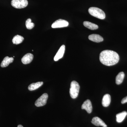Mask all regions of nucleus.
Listing matches in <instances>:
<instances>
[{
	"instance_id": "obj_14",
	"label": "nucleus",
	"mask_w": 127,
	"mask_h": 127,
	"mask_svg": "<svg viewBox=\"0 0 127 127\" xmlns=\"http://www.w3.org/2000/svg\"><path fill=\"white\" fill-rule=\"evenodd\" d=\"M43 84V82H39L30 84L28 87L29 91H33L36 90L41 86Z\"/></svg>"
},
{
	"instance_id": "obj_5",
	"label": "nucleus",
	"mask_w": 127,
	"mask_h": 127,
	"mask_svg": "<svg viewBox=\"0 0 127 127\" xmlns=\"http://www.w3.org/2000/svg\"><path fill=\"white\" fill-rule=\"evenodd\" d=\"M48 95L47 93H44L38 98L35 102V104L36 107L43 106L46 104L48 98Z\"/></svg>"
},
{
	"instance_id": "obj_10",
	"label": "nucleus",
	"mask_w": 127,
	"mask_h": 127,
	"mask_svg": "<svg viewBox=\"0 0 127 127\" xmlns=\"http://www.w3.org/2000/svg\"><path fill=\"white\" fill-rule=\"evenodd\" d=\"M65 51V46L63 45L60 47V49L58 50V52L57 53L54 57V60L55 61H57L59 59H61L63 56Z\"/></svg>"
},
{
	"instance_id": "obj_8",
	"label": "nucleus",
	"mask_w": 127,
	"mask_h": 127,
	"mask_svg": "<svg viewBox=\"0 0 127 127\" xmlns=\"http://www.w3.org/2000/svg\"><path fill=\"white\" fill-rule=\"evenodd\" d=\"M92 123L94 125L97 127L101 126L103 127H107V126L106 124L101 119L98 117H95L93 118L92 120Z\"/></svg>"
},
{
	"instance_id": "obj_6",
	"label": "nucleus",
	"mask_w": 127,
	"mask_h": 127,
	"mask_svg": "<svg viewBox=\"0 0 127 127\" xmlns=\"http://www.w3.org/2000/svg\"><path fill=\"white\" fill-rule=\"evenodd\" d=\"M68 23L67 21L62 19H59L56 21L52 25V27L53 28H59L68 26Z\"/></svg>"
},
{
	"instance_id": "obj_12",
	"label": "nucleus",
	"mask_w": 127,
	"mask_h": 127,
	"mask_svg": "<svg viewBox=\"0 0 127 127\" xmlns=\"http://www.w3.org/2000/svg\"><path fill=\"white\" fill-rule=\"evenodd\" d=\"M14 60V59L13 57L10 58L8 56L6 57L1 64V67H6L10 64L12 63Z\"/></svg>"
},
{
	"instance_id": "obj_18",
	"label": "nucleus",
	"mask_w": 127,
	"mask_h": 127,
	"mask_svg": "<svg viewBox=\"0 0 127 127\" xmlns=\"http://www.w3.org/2000/svg\"><path fill=\"white\" fill-rule=\"evenodd\" d=\"M24 37L19 35H16L14 36L12 39V42L14 44L18 45L21 43L24 40Z\"/></svg>"
},
{
	"instance_id": "obj_7",
	"label": "nucleus",
	"mask_w": 127,
	"mask_h": 127,
	"mask_svg": "<svg viewBox=\"0 0 127 127\" xmlns=\"http://www.w3.org/2000/svg\"><path fill=\"white\" fill-rule=\"evenodd\" d=\"M81 108L86 110L88 113H91L92 111L93 107L91 101L88 99L85 101L82 105Z\"/></svg>"
},
{
	"instance_id": "obj_19",
	"label": "nucleus",
	"mask_w": 127,
	"mask_h": 127,
	"mask_svg": "<svg viewBox=\"0 0 127 127\" xmlns=\"http://www.w3.org/2000/svg\"><path fill=\"white\" fill-rule=\"evenodd\" d=\"M26 27L28 30H31L34 27V23H32V20L30 18H28L26 22Z\"/></svg>"
},
{
	"instance_id": "obj_20",
	"label": "nucleus",
	"mask_w": 127,
	"mask_h": 127,
	"mask_svg": "<svg viewBox=\"0 0 127 127\" xmlns=\"http://www.w3.org/2000/svg\"><path fill=\"white\" fill-rule=\"evenodd\" d=\"M127 102V96L126 97L124 98L122 100V102H121V103L122 104H124V103H126Z\"/></svg>"
},
{
	"instance_id": "obj_21",
	"label": "nucleus",
	"mask_w": 127,
	"mask_h": 127,
	"mask_svg": "<svg viewBox=\"0 0 127 127\" xmlns=\"http://www.w3.org/2000/svg\"><path fill=\"white\" fill-rule=\"evenodd\" d=\"M23 127V126L22 125H18V127Z\"/></svg>"
},
{
	"instance_id": "obj_3",
	"label": "nucleus",
	"mask_w": 127,
	"mask_h": 127,
	"mask_svg": "<svg viewBox=\"0 0 127 127\" xmlns=\"http://www.w3.org/2000/svg\"><path fill=\"white\" fill-rule=\"evenodd\" d=\"M80 86L79 84L76 81L71 82L70 89V94L71 97L73 99L76 98L79 94Z\"/></svg>"
},
{
	"instance_id": "obj_17",
	"label": "nucleus",
	"mask_w": 127,
	"mask_h": 127,
	"mask_svg": "<svg viewBox=\"0 0 127 127\" xmlns=\"http://www.w3.org/2000/svg\"><path fill=\"white\" fill-rule=\"evenodd\" d=\"M125 77V74L123 72H121L118 73L116 77V84L119 85L123 82Z\"/></svg>"
},
{
	"instance_id": "obj_16",
	"label": "nucleus",
	"mask_w": 127,
	"mask_h": 127,
	"mask_svg": "<svg viewBox=\"0 0 127 127\" xmlns=\"http://www.w3.org/2000/svg\"><path fill=\"white\" fill-rule=\"evenodd\" d=\"M83 25L85 27L92 30H97L98 27L97 25L88 21L84 22Z\"/></svg>"
},
{
	"instance_id": "obj_15",
	"label": "nucleus",
	"mask_w": 127,
	"mask_h": 127,
	"mask_svg": "<svg viewBox=\"0 0 127 127\" xmlns=\"http://www.w3.org/2000/svg\"><path fill=\"white\" fill-rule=\"evenodd\" d=\"M127 115V112L126 111H123L122 112L116 115V121L118 123L122 122Z\"/></svg>"
},
{
	"instance_id": "obj_1",
	"label": "nucleus",
	"mask_w": 127,
	"mask_h": 127,
	"mask_svg": "<svg viewBox=\"0 0 127 127\" xmlns=\"http://www.w3.org/2000/svg\"><path fill=\"white\" fill-rule=\"evenodd\" d=\"M100 61L101 63L105 65H114L119 61V55L113 51L104 50L100 53Z\"/></svg>"
},
{
	"instance_id": "obj_9",
	"label": "nucleus",
	"mask_w": 127,
	"mask_h": 127,
	"mask_svg": "<svg viewBox=\"0 0 127 127\" xmlns=\"http://www.w3.org/2000/svg\"><path fill=\"white\" fill-rule=\"evenodd\" d=\"M34 56L33 55L30 53H27L22 58V62L24 64H29L31 62Z\"/></svg>"
},
{
	"instance_id": "obj_4",
	"label": "nucleus",
	"mask_w": 127,
	"mask_h": 127,
	"mask_svg": "<svg viewBox=\"0 0 127 127\" xmlns=\"http://www.w3.org/2000/svg\"><path fill=\"white\" fill-rule=\"evenodd\" d=\"M12 6L17 9H22L26 7L28 5L27 0H12Z\"/></svg>"
},
{
	"instance_id": "obj_13",
	"label": "nucleus",
	"mask_w": 127,
	"mask_h": 127,
	"mask_svg": "<svg viewBox=\"0 0 127 127\" xmlns=\"http://www.w3.org/2000/svg\"><path fill=\"white\" fill-rule=\"evenodd\" d=\"M111 101V96L108 94H106L103 97L102 104L104 107H107L109 106Z\"/></svg>"
},
{
	"instance_id": "obj_11",
	"label": "nucleus",
	"mask_w": 127,
	"mask_h": 127,
	"mask_svg": "<svg viewBox=\"0 0 127 127\" xmlns=\"http://www.w3.org/2000/svg\"><path fill=\"white\" fill-rule=\"evenodd\" d=\"M88 39L90 40L96 42H100L103 40V38L98 34H92L89 35Z\"/></svg>"
},
{
	"instance_id": "obj_2",
	"label": "nucleus",
	"mask_w": 127,
	"mask_h": 127,
	"mask_svg": "<svg viewBox=\"0 0 127 127\" xmlns=\"http://www.w3.org/2000/svg\"><path fill=\"white\" fill-rule=\"evenodd\" d=\"M88 12L91 15L101 20H103L106 17L104 12L97 7H90L89 9Z\"/></svg>"
}]
</instances>
